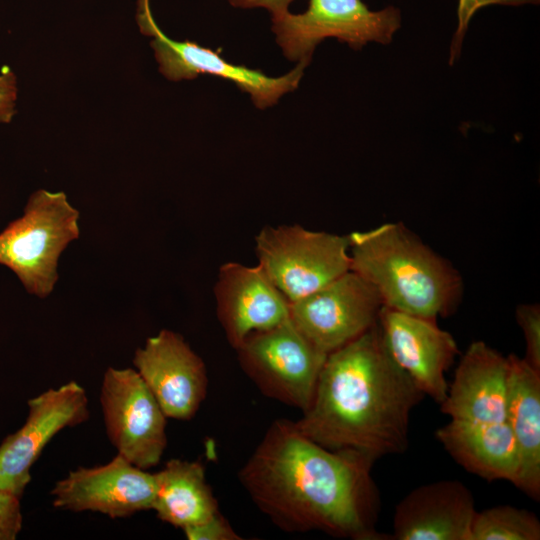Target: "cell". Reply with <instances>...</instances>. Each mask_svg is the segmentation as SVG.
<instances>
[{
  "instance_id": "5bb4252c",
  "label": "cell",
  "mask_w": 540,
  "mask_h": 540,
  "mask_svg": "<svg viewBox=\"0 0 540 540\" xmlns=\"http://www.w3.org/2000/svg\"><path fill=\"white\" fill-rule=\"evenodd\" d=\"M378 325L394 361L425 395L441 404L448 392L445 373L459 353L457 342L436 320L383 306Z\"/></svg>"
},
{
  "instance_id": "3957f363",
  "label": "cell",
  "mask_w": 540,
  "mask_h": 540,
  "mask_svg": "<svg viewBox=\"0 0 540 540\" xmlns=\"http://www.w3.org/2000/svg\"><path fill=\"white\" fill-rule=\"evenodd\" d=\"M348 238L350 270L377 290L383 306L432 320L456 310L463 294L460 274L402 223Z\"/></svg>"
},
{
  "instance_id": "5b68a950",
  "label": "cell",
  "mask_w": 540,
  "mask_h": 540,
  "mask_svg": "<svg viewBox=\"0 0 540 540\" xmlns=\"http://www.w3.org/2000/svg\"><path fill=\"white\" fill-rule=\"evenodd\" d=\"M258 264L292 303L350 270L348 236L300 225L268 226L255 239Z\"/></svg>"
},
{
  "instance_id": "8fae6325",
  "label": "cell",
  "mask_w": 540,
  "mask_h": 540,
  "mask_svg": "<svg viewBox=\"0 0 540 540\" xmlns=\"http://www.w3.org/2000/svg\"><path fill=\"white\" fill-rule=\"evenodd\" d=\"M24 425L0 445V490L20 497L31 480L30 470L46 444L62 429L89 417L85 389L68 382L28 401Z\"/></svg>"
},
{
  "instance_id": "ffe728a7",
  "label": "cell",
  "mask_w": 540,
  "mask_h": 540,
  "mask_svg": "<svg viewBox=\"0 0 540 540\" xmlns=\"http://www.w3.org/2000/svg\"><path fill=\"white\" fill-rule=\"evenodd\" d=\"M155 478L156 494L152 509L163 522L184 529L219 512L218 502L200 462L171 459L155 473Z\"/></svg>"
},
{
  "instance_id": "603a6c76",
  "label": "cell",
  "mask_w": 540,
  "mask_h": 540,
  "mask_svg": "<svg viewBox=\"0 0 540 540\" xmlns=\"http://www.w3.org/2000/svg\"><path fill=\"white\" fill-rule=\"evenodd\" d=\"M538 3L539 0H459L457 9L458 24L451 44L450 63L457 59L468 24L477 10L489 5L519 6Z\"/></svg>"
},
{
  "instance_id": "8992f818",
  "label": "cell",
  "mask_w": 540,
  "mask_h": 540,
  "mask_svg": "<svg viewBox=\"0 0 540 540\" xmlns=\"http://www.w3.org/2000/svg\"><path fill=\"white\" fill-rule=\"evenodd\" d=\"M401 26L394 6L370 10L362 0H309L306 11L272 17V31L290 61L310 63L316 46L336 38L353 49L369 42L388 44Z\"/></svg>"
},
{
  "instance_id": "d4e9b609",
  "label": "cell",
  "mask_w": 540,
  "mask_h": 540,
  "mask_svg": "<svg viewBox=\"0 0 540 540\" xmlns=\"http://www.w3.org/2000/svg\"><path fill=\"white\" fill-rule=\"evenodd\" d=\"M19 498L0 490V540H14L21 530L22 514Z\"/></svg>"
},
{
  "instance_id": "484cf974",
  "label": "cell",
  "mask_w": 540,
  "mask_h": 540,
  "mask_svg": "<svg viewBox=\"0 0 540 540\" xmlns=\"http://www.w3.org/2000/svg\"><path fill=\"white\" fill-rule=\"evenodd\" d=\"M17 98L16 78L8 67H3L0 73V123L11 121L15 113Z\"/></svg>"
},
{
  "instance_id": "9c48e42d",
  "label": "cell",
  "mask_w": 540,
  "mask_h": 540,
  "mask_svg": "<svg viewBox=\"0 0 540 540\" xmlns=\"http://www.w3.org/2000/svg\"><path fill=\"white\" fill-rule=\"evenodd\" d=\"M100 403L118 454L141 469L156 466L167 445L166 415L138 372L108 368Z\"/></svg>"
},
{
  "instance_id": "52a82bcc",
  "label": "cell",
  "mask_w": 540,
  "mask_h": 540,
  "mask_svg": "<svg viewBox=\"0 0 540 540\" xmlns=\"http://www.w3.org/2000/svg\"><path fill=\"white\" fill-rule=\"evenodd\" d=\"M235 350L242 369L264 395L302 412L309 407L327 355L290 317L250 334Z\"/></svg>"
},
{
  "instance_id": "ac0fdd59",
  "label": "cell",
  "mask_w": 540,
  "mask_h": 540,
  "mask_svg": "<svg viewBox=\"0 0 540 540\" xmlns=\"http://www.w3.org/2000/svg\"><path fill=\"white\" fill-rule=\"evenodd\" d=\"M506 421L514 436L519 471L515 487L540 498V371L524 358L507 356Z\"/></svg>"
},
{
  "instance_id": "4316f807",
  "label": "cell",
  "mask_w": 540,
  "mask_h": 540,
  "mask_svg": "<svg viewBox=\"0 0 540 540\" xmlns=\"http://www.w3.org/2000/svg\"><path fill=\"white\" fill-rule=\"evenodd\" d=\"M232 6L239 8L267 9L272 17H276L288 12V7L293 0H228Z\"/></svg>"
},
{
  "instance_id": "7c38bea8",
  "label": "cell",
  "mask_w": 540,
  "mask_h": 540,
  "mask_svg": "<svg viewBox=\"0 0 540 540\" xmlns=\"http://www.w3.org/2000/svg\"><path fill=\"white\" fill-rule=\"evenodd\" d=\"M155 494V474L119 454L104 465L71 471L51 491L55 507L100 512L111 518L152 509Z\"/></svg>"
},
{
  "instance_id": "7402d4cb",
  "label": "cell",
  "mask_w": 540,
  "mask_h": 540,
  "mask_svg": "<svg viewBox=\"0 0 540 540\" xmlns=\"http://www.w3.org/2000/svg\"><path fill=\"white\" fill-rule=\"evenodd\" d=\"M515 316L524 335V359L540 371V306L538 303L520 304Z\"/></svg>"
},
{
  "instance_id": "e0dca14e",
  "label": "cell",
  "mask_w": 540,
  "mask_h": 540,
  "mask_svg": "<svg viewBox=\"0 0 540 540\" xmlns=\"http://www.w3.org/2000/svg\"><path fill=\"white\" fill-rule=\"evenodd\" d=\"M508 359L484 341L472 342L461 357L441 411L469 423L506 421Z\"/></svg>"
},
{
  "instance_id": "7a4b0ae2",
  "label": "cell",
  "mask_w": 540,
  "mask_h": 540,
  "mask_svg": "<svg viewBox=\"0 0 540 540\" xmlns=\"http://www.w3.org/2000/svg\"><path fill=\"white\" fill-rule=\"evenodd\" d=\"M424 397L390 355L377 322L327 355L312 401L294 424L326 449L375 463L408 448L410 415Z\"/></svg>"
},
{
  "instance_id": "2e32d148",
  "label": "cell",
  "mask_w": 540,
  "mask_h": 540,
  "mask_svg": "<svg viewBox=\"0 0 540 540\" xmlns=\"http://www.w3.org/2000/svg\"><path fill=\"white\" fill-rule=\"evenodd\" d=\"M470 489L457 479L421 485L396 506L393 538L397 540H471L476 515Z\"/></svg>"
},
{
  "instance_id": "30bf717a",
  "label": "cell",
  "mask_w": 540,
  "mask_h": 540,
  "mask_svg": "<svg viewBox=\"0 0 540 540\" xmlns=\"http://www.w3.org/2000/svg\"><path fill=\"white\" fill-rule=\"evenodd\" d=\"M383 303L377 290L352 270L290 303V319L328 355L378 322Z\"/></svg>"
},
{
  "instance_id": "ba28073f",
  "label": "cell",
  "mask_w": 540,
  "mask_h": 540,
  "mask_svg": "<svg viewBox=\"0 0 540 540\" xmlns=\"http://www.w3.org/2000/svg\"><path fill=\"white\" fill-rule=\"evenodd\" d=\"M136 20L140 31L153 37L150 45L159 64V71L167 79H194L201 74L220 77L247 92L259 109L276 104L284 94L294 91L308 66L305 62H298L287 74L270 77L258 69L227 61L219 51L188 40H173L157 26L151 14L149 0H138Z\"/></svg>"
},
{
  "instance_id": "4fadbf2b",
  "label": "cell",
  "mask_w": 540,
  "mask_h": 540,
  "mask_svg": "<svg viewBox=\"0 0 540 540\" xmlns=\"http://www.w3.org/2000/svg\"><path fill=\"white\" fill-rule=\"evenodd\" d=\"M133 364L167 418L189 420L196 414L207 394V371L180 334L163 329L148 338Z\"/></svg>"
},
{
  "instance_id": "cb8c5ba5",
  "label": "cell",
  "mask_w": 540,
  "mask_h": 540,
  "mask_svg": "<svg viewBox=\"0 0 540 540\" xmlns=\"http://www.w3.org/2000/svg\"><path fill=\"white\" fill-rule=\"evenodd\" d=\"M182 530L189 540L241 539L220 512L202 523L186 527Z\"/></svg>"
},
{
  "instance_id": "44dd1931",
  "label": "cell",
  "mask_w": 540,
  "mask_h": 540,
  "mask_svg": "<svg viewBox=\"0 0 540 540\" xmlns=\"http://www.w3.org/2000/svg\"><path fill=\"white\" fill-rule=\"evenodd\" d=\"M540 521L531 511L499 505L476 512L471 540H539Z\"/></svg>"
},
{
  "instance_id": "9a60e30c",
  "label": "cell",
  "mask_w": 540,
  "mask_h": 540,
  "mask_svg": "<svg viewBox=\"0 0 540 540\" xmlns=\"http://www.w3.org/2000/svg\"><path fill=\"white\" fill-rule=\"evenodd\" d=\"M214 293L218 319L234 349L250 334L271 329L290 317V302L259 265L225 263Z\"/></svg>"
},
{
  "instance_id": "d6986e66",
  "label": "cell",
  "mask_w": 540,
  "mask_h": 540,
  "mask_svg": "<svg viewBox=\"0 0 540 540\" xmlns=\"http://www.w3.org/2000/svg\"><path fill=\"white\" fill-rule=\"evenodd\" d=\"M435 435L449 455L469 473L487 481L504 480L515 485L519 455L507 421L450 420L437 429Z\"/></svg>"
},
{
  "instance_id": "277c9868",
  "label": "cell",
  "mask_w": 540,
  "mask_h": 540,
  "mask_svg": "<svg viewBox=\"0 0 540 540\" xmlns=\"http://www.w3.org/2000/svg\"><path fill=\"white\" fill-rule=\"evenodd\" d=\"M78 220L64 192L35 191L23 215L0 233V265L12 270L29 294L47 297L58 280L61 253L79 237Z\"/></svg>"
},
{
  "instance_id": "6da1fadb",
  "label": "cell",
  "mask_w": 540,
  "mask_h": 540,
  "mask_svg": "<svg viewBox=\"0 0 540 540\" xmlns=\"http://www.w3.org/2000/svg\"><path fill=\"white\" fill-rule=\"evenodd\" d=\"M373 462L326 449L293 421H274L239 472L256 506L289 532L322 531L356 540L384 539Z\"/></svg>"
}]
</instances>
